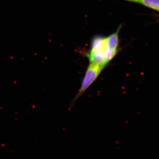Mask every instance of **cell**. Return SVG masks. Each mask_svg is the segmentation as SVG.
Returning <instances> with one entry per match:
<instances>
[{
    "label": "cell",
    "mask_w": 159,
    "mask_h": 159,
    "mask_svg": "<svg viewBox=\"0 0 159 159\" xmlns=\"http://www.w3.org/2000/svg\"><path fill=\"white\" fill-rule=\"evenodd\" d=\"M125 1H129V2H137V0H125Z\"/></svg>",
    "instance_id": "cell-4"
},
{
    "label": "cell",
    "mask_w": 159,
    "mask_h": 159,
    "mask_svg": "<svg viewBox=\"0 0 159 159\" xmlns=\"http://www.w3.org/2000/svg\"><path fill=\"white\" fill-rule=\"evenodd\" d=\"M104 68L98 65L90 63L86 72L85 76L83 80L76 99L82 95L99 76Z\"/></svg>",
    "instance_id": "cell-2"
},
{
    "label": "cell",
    "mask_w": 159,
    "mask_h": 159,
    "mask_svg": "<svg viewBox=\"0 0 159 159\" xmlns=\"http://www.w3.org/2000/svg\"><path fill=\"white\" fill-rule=\"evenodd\" d=\"M159 12V0H137V2Z\"/></svg>",
    "instance_id": "cell-3"
},
{
    "label": "cell",
    "mask_w": 159,
    "mask_h": 159,
    "mask_svg": "<svg viewBox=\"0 0 159 159\" xmlns=\"http://www.w3.org/2000/svg\"><path fill=\"white\" fill-rule=\"evenodd\" d=\"M122 25L116 32L107 37L97 36L93 39L91 48L86 56L89 63L105 68L116 55L119 45V33Z\"/></svg>",
    "instance_id": "cell-1"
}]
</instances>
